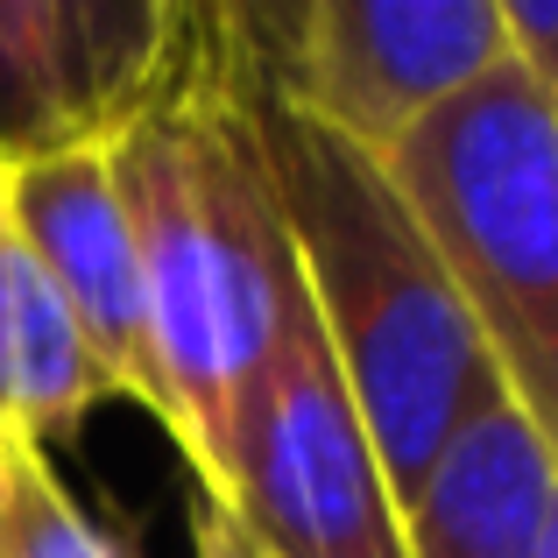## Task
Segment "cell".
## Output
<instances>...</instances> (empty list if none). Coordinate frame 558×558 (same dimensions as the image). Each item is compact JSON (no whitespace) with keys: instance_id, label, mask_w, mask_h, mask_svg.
<instances>
[{"instance_id":"9","label":"cell","mask_w":558,"mask_h":558,"mask_svg":"<svg viewBox=\"0 0 558 558\" xmlns=\"http://www.w3.org/2000/svg\"><path fill=\"white\" fill-rule=\"evenodd\" d=\"M0 558H128L57 481L50 452L0 438Z\"/></svg>"},{"instance_id":"6","label":"cell","mask_w":558,"mask_h":558,"mask_svg":"<svg viewBox=\"0 0 558 558\" xmlns=\"http://www.w3.org/2000/svg\"><path fill=\"white\" fill-rule=\"evenodd\" d=\"M170 43V0H0V163L113 135Z\"/></svg>"},{"instance_id":"3","label":"cell","mask_w":558,"mask_h":558,"mask_svg":"<svg viewBox=\"0 0 558 558\" xmlns=\"http://www.w3.org/2000/svg\"><path fill=\"white\" fill-rule=\"evenodd\" d=\"M381 170L474 318L502 396L558 452V99L509 57L396 142Z\"/></svg>"},{"instance_id":"4","label":"cell","mask_w":558,"mask_h":558,"mask_svg":"<svg viewBox=\"0 0 558 558\" xmlns=\"http://www.w3.org/2000/svg\"><path fill=\"white\" fill-rule=\"evenodd\" d=\"M241 22L262 85L375 163L509 64L502 0H312Z\"/></svg>"},{"instance_id":"7","label":"cell","mask_w":558,"mask_h":558,"mask_svg":"<svg viewBox=\"0 0 558 558\" xmlns=\"http://www.w3.org/2000/svg\"><path fill=\"white\" fill-rule=\"evenodd\" d=\"M0 191H8L14 241L50 276L64 312L78 318L107 389L149 410L156 375H149V332H142V269H135V233H128L121 191H113L107 135L0 163Z\"/></svg>"},{"instance_id":"5","label":"cell","mask_w":558,"mask_h":558,"mask_svg":"<svg viewBox=\"0 0 558 558\" xmlns=\"http://www.w3.org/2000/svg\"><path fill=\"white\" fill-rule=\"evenodd\" d=\"M227 509L262 558H410L403 509L340 389L312 304H298L269 375L241 403Z\"/></svg>"},{"instance_id":"2","label":"cell","mask_w":558,"mask_h":558,"mask_svg":"<svg viewBox=\"0 0 558 558\" xmlns=\"http://www.w3.org/2000/svg\"><path fill=\"white\" fill-rule=\"evenodd\" d=\"M262 149H269L298 290L403 509L446 438L502 396L495 361L375 156L332 142L269 85H262Z\"/></svg>"},{"instance_id":"11","label":"cell","mask_w":558,"mask_h":558,"mask_svg":"<svg viewBox=\"0 0 558 558\" xmlns=\"http://www.w3.org/2000/svg\"><path fill=\"white\" fill-rule=\"evenodd\" d=\"M8 255H14V227H8V191H0V269H8Z\"/></svg>"},{"instance_id":"1","label":"cell","mask_w":558,"mask_h":558,"mask_svg":"<svg viewBox=\"0 0 558 558\" xmlns=\"http://www.w3.org/2000/svg\"><path fill=\"white\" fill-rule=\"evenodd\" d=\"M107 156L142 269L149 417L184 452L205 502H227L241 403L304 304L241 8H178V43L149 99L107 135Z\"/></svg>"},{"instance_id":"8","label":"cell","mask_w":558,"mask_h":558,"mask_svg":"<svg viewBox=\"0 0 558 558\" xmlns=\"http://www.w3.org/2000/svg\"><path fill=\"white\" fill-rule=\"evenodd\" d=\"M558 452L509 396L481 403L403 502L410 558H545Z\"/></svg>"},{"instance_id":"10","label":"cell","mask_w":558,"mask_h":558,"mask_svg":"<svg viewBox=\"0 0 558 558\" xmlns=\"http://www.w3.org/2000/svg\"><path fill=\"white\" fill-rule=\"evenodd\" d=\"M191 558H262V545L241 531V517H233L227 502H191Z\"/></svg>"}]
</instances>
